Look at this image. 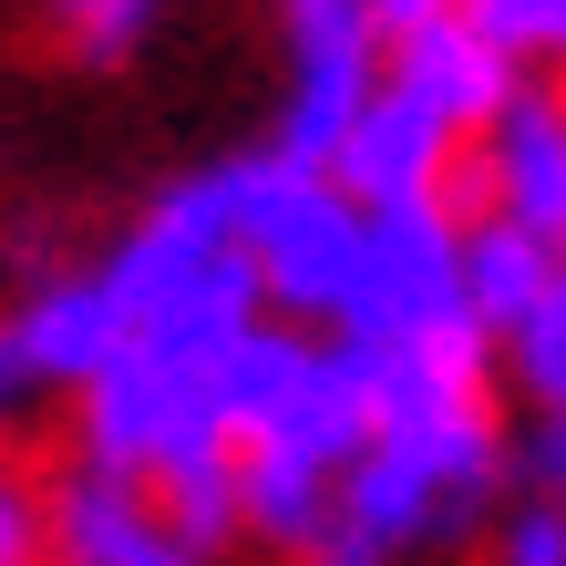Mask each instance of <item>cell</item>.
Instances as JSON below:
<instances>
[{
    "instance_id": "1",
    "label": "cell",
    "mask_w": 566,
    "mask_h": 566,
    "mask_svg": "<svg viewBox=\"0 0 566 566\" xmlns=\"http://www.w3.org/2000/svg\"><path fill=\"white\" fill-rule=\"evenodd\" d=\"M93 279L114 289L124 340H145V350H165V360H196V371H207L238 329L269 319V310H258L248 258H238V238H227V196H217V176L165 186L155 207L124 227V248H114Z\"/></svg>"
},
{
    "instance_id": "2",
    "label": "cell",
    "mask_w": 566,
    "mask_h": 566,
    "mask_svg": "<svg viewBox=\"0 0 566 566\" xmlns=\"http://www.w3.org/2000/svg\"><path fill=\"white\" fill-rule=\"evenodd\" d=\"M360 443H371L360 371L340 360V340H310L289 391L238 432V536H258L269 556L298 566V546H310L319 515H329V484L350 474Z\"/></svg>"
},
{
    "instance_id": "3",
    "label": "cell",
    "mask_w": 566,
    "mask_h": 566,
    "mask_svg": "<svg viewBox=\"0 0 566 566\" xmlns=\"http://www.w3.org/2000/svg\"><path fill=\"white\" fill-rule=\"evenodd\" d=\"M217 196H227V238H238L248 279H258V310H279V319H329V310L350 298L360 207L319 176V165L238 155V165H217Z\"/></svg>"
},
{
    "instance_id": "4",
    "label": "cell",
    "mask_w": 566,
    "mask_h": 566,
    "mask_svg": "<svg viewBox=\"0 0 566 566\" xmlns=\"http://www.w3.org/2000/svg\"><path fill=\"white\" fill-rule=\"evenodd\" d=\"M73 402H83L73 412V463L124 474V484H176V474H196V463H227V453H238L217 432L207 371H196V360H165L145 340H124Z\"/></svg>"
},
{
    "instance_id": "5",
    "label": "cell",
    "mask_w": 566,
    "mask_h": 566,
    "mask_svg": "<svg viewBox=\"0 0 566 566\" xmlns=\"http://www.w3.org/2000/svg\"><path fill=\"white\" fill-rule=\"evenodd\" d=\"M279 42H289V93H279V165H329V145L350 135V114L381 83V21L371 0H279Z\"/></svg>"
},
{
    "instance_id": "6",
    "label": "cell",
    "mask_w": 566,
    "mask_h": 566,
    "mask_svg": "<svg viewBox=\"0 0 566 566\" xmlns=\"http://www.w3.org/2000/svg\"><path fill=\"white\" fill-rule=\"evenodd\" d=\"M453 207H391V217H360V269L350 298L329 310L350 350H391V340H422V329L463 319V289H453Z\"/></svg>"
},
{
    "instance_id": "7",
    "label": "cell",
    "mask_w": 566,
    "mask_h": 566,
    "mask_svg": "<svg viewBox=\"0 0 566 566\" xmlns=\"http://www.w3.org/2000/svg\"><path fill=\"white\" fill-rule=\"evenodd\" d=\"M319 176L340 186L360 217H391V207H453V196H463V135H453L432 104H412L402 83H371V104L350 114V135L329 145ZM453 217H463V207H453Z\"/></svg>"
},
{
    "instance_id": "8",
    "label": "cell",
    "mask_w": 566,
    "mask_h": 566,
    "mask_svg": "<svg viewBox=\"0 0 566 566\" xmlns=\"http://www.w3.org/2000/svg\"><path fill=\"white\" fill-rule=\"evenodd\" d=\"M463 176L484 186V217L525 227V238L566 248V104L546 83H515L505 114L463 145Z\"/></svg>"
},
{
    "instance_id": "9",
    "label": "cell",
    "mask_w": 566,
    "mask_h": 566,
    "mask_svg": "<svg viewBox=\"0 0 566 566\" xmlns=\"http://www.w3.org/2000/svg\"><path fill=\"white\" fill-rule=\"evenodd\" d=\"M42 566H207V556L165 525V505L145 484L73 463L42 494Z\"/></svg>"
},
{
    "instance_id": "10",
    "label": "cell",
    "mask_w": 566,
    "mask_h": 566,
    "mask_svg": "<svg viewBox=\"0 0 566 566\" xmlns=\"http://www.w3.org/2000/svg\"><path fill=\"white\" fill-rule=\"evenodd\" d=\"M381 83H402L412 104H432V114H443L463 145H474L484 124L505 114V93H515L525 73H515V62L494 52V42H484V31L463 21V11H432V21L381 31Z\"/></svg>"
},
{
    "instance_id": "11",
    "label": "cell",
    "mask_w": 566,
    "mask_h": 566,
    "mask_svg": "<svg viewBox=\"0 0 566 566\" xmlns=\"http://www.w3.org/2000/svg\"><path fill=\"white\" fill-rule=\"evenodd\" d=\"M0 319H11V340H21V360H31L42 391H83L124 350V310H114V289L93 269L83 279H42L21 310H0Z\"/></svg>"
},
{
    "instance_id": "12",
    "label": "cell",
    "mask_w": 566,
    "mask_h": 566,
    "mask_svg": "<svg viewBox=\"0 0 566 566\" xmlns=\"http://www.w3.org/2000/svg\"><path fill=\"white\" fill-rule=\"evenodd\" d=\"M453 289H463V319L484 340H505L536 298L566 289V258L546 238H525V227H505V217H463L453 227Z\"/></svg>"
},
{
    "instance_id": "13",
    "label": "cell",
    "mask_w": 566,
    "mask_h": 566,
    "mask_svg": "<svg viewBox=\"0 0 566 566\" xmlns=\"http://www.w3.org/2000/svg\"><path fill=\"white\" fill-rule=\"evenodd\" d=\"M42 21H52V42L73 52L83 73H124V62L155 42L165 0H42Z\"/></svg>"
},
{
    "instance_id": "14",
    "label": "cell",
    "mask_w": 566,
    "mask_h": 566,
    "mask_svg": "<svg viewBox=\"0 0 566 566\" xmlns=\"http://www.w3.org/2000/svg\"><path fill=\"white\" fill-rule=\"evenodd\" d=\"M494 360L515 371V391H525L536 412H566V289L536 298V310H525L505 340H494Z\"/></svg>"
},
{
    "instance_id": "15",
    "label": "cell",
    "mask_w": 566,
    "mask_h": 566,
    "mask_svg": "<svg viewBox=\"0 0 566 566\" xmlns=\"http://www.w3.org/2000/svg\"><path fill=\"white\" fill-rule=\"evenodd\" d=\"M453 11L474 21L484 42L515 62V73H536V62H556V42H566V0H453Z\"/></svg>"
},
{
    "instance_id": "16",
    "label": "cell",
    "mask_w": 566,
    "mask_h": 566,
    "mask_svg": "<svg viewBox=\"0 0 566 566\" xmlns=\"http://www.w3.org/2000/svg\"><path fill=\"white\" fill-rule=\"evenodd\" d=\"M484 525H494V566H566V505L556 494H515Z\"/></svg>"
},
{
    "instance_id": "17",
    "label": "cell",
    "mask_w": 566,
    "mask_h": 566,
    "mask_svg": "<svg viewBox=\"0 0 566 566\" xmlns=\"http://www.w3.org/2000/svg\"><path fill=\"white\" fill-rule=\"evenodd\" d=\"M0 566H42V484L0 463Z\"/></svg>"
},
{
    "instance_id": "18",
    "label": "cell",
    "mask_w": 566,
    "mask_h": 566,
    "mask_svg": "<svg viewBox=\"0 0 566 566\" xmlns=\"http://www.w3.org/2000/svg\"><path fill=\"white\" fill-rule=\"evenodd\" d=\"M31 402H42V381H31V360H21V340H11V319H0V432H11Z\"/></svg>"
},
{
    "instance_id": "19",
    "label": "cell",
    "mask_w": 566,
    "mask_h": 566,
    "mask_svg": "<svg viewBox=\"0 0 566 566\" xmlns=\"http://www.w3.org/2000/svg\"><path fill=\"white\" fill-rule=\"evenodd\" d=\"M432 11H453V0H371V21H381V31H402V21H432Z\"/></svg>"
}]
</instances>
